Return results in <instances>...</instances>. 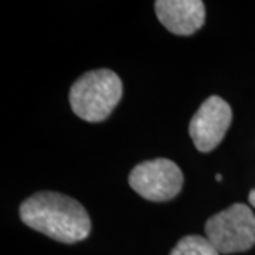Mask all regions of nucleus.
Here are the masks:
<instances>
[{
	"label": "nucleus",
	"mask_w": 255,
	"mask_h": 255,
	"mask_svg": "<svg viewBox=\"0 0 255 255\" xmlns=\"http://www.w3.org/2000/svg\"><path fill=\"white\" fill-rule=\"evenodd\" d=\"M20 219L30 228L64 244L88 237L91 220L80 201L55 191H40L21 203Z\"/></svg>",
	"instance_id": "f257e3e1"
},
{
	"label": "nucleus",
	"mask_w": 255,
	"mask_h": 255,
	"mask_svg": "<svg viewBox=\"0 0 255 255\" xmlns=\"http://www.w3.org/2000/svg\"><path fill=\"white\" fill-rule=\"evenodd\" d=\"M122 98V81L111 70H94L71 85L70 105L87 122H101L111 115Z\"/></svg>",
	"instance_id": "f03ea898"
},
{
	"label": "nucleus",
	"mask_w": 255,
	"mask_h": 255,
	"mask_svg": "<svg viewBox=\"0 0 255 255\" xmlns=\"http://www.w3.org/2000/svg\"><path fill=\"white\" fill-rule=\"evenodd\" d=\"M206 237L220 254L244 253L255 246V216L243 203L210 217L206 223Z\"/></svg>",
	"instance_id": "7ed1b4c3"
},
{
	"label": "nucleus",
	"mask_w": 255,
	"mask_h": 255,
	"mask_svg": "<svg viewBox=\"0 0 255 255\" xmlns=\"http://www.w3.org/2000/svg\"><path fill=\"white\" fill-rule=\"evenodd\" d=\"M128 182L146 200L167 201L182 190L183 173L174 162L159 157L136 164Z\"/></svg>",
	"instance_id": "20e7f679"
},
{
	"label": "nucleus",
	"mask_w": 255,
	"mask_h": 255,
	"mask_svg": "<svg viewBox=\"0 0 255 255\" xmlns=\"http://www.w3.org/2000/svg\"><path fill=\"white\" fill-rule=\"evenodd\" d=\"M233 121V111L227 101L211 95L193 115L189 133L197 150L211 152L224 139Z\"/></svg>",
	"instance_id": "39448f33"
},
{
	"label": "nucleus",
	"mask_w": 255,
	"mask_h": 255,
	"mask_svg": "<svg viewBox=\"0 0 255 255\" xmlns=\"http://www.w3.org/2000/svg\"><path fill=\"white\" fill-rule=\"evenodd\" d=\"M155 10L159 21L176 36H190L206 21L201 0H157Z\"/></svg>",
	"instance_id": "423d86ee"
},
{
	"label": "nucleus",
	"mask_w": 255,
	"mask_h": 255,
	"mask_svg": "<svg viewBox=\"0 0 255 255\" xmlns=\"http://www.w3.org/2000/svg\"><path fill=\"white\" fill-rule=\"evenodd\" d=\"M170 255H221L217 248L213 246L207 237L201 236H187L182 238Z\"/></svg>",
	"instance_id": "0eeeda50"
},
{
	"label": "nucleus",
	"mask_w": 255,
	"mask_h": 255,
	"mask_svg": "<svg viewBox=\"0 0 255 255\" xmlns=\"http://www.w3.org/2000/svg\"><path fill=\"white\" fill-rule=\"evenodd\" d=\"M248 200H250V204L255 207V189L250 191V196H248Z\"/></svg>",
	"instance_id": "6e6552de"
},
{
	"label": "nucleus",
	"mask_w": 255,
	"mask_h": 255,
	"mask_svg": "<svg viewBox=\"0 0 255 255\" xmlns=\"http://www.w3.org/2000/svg\"><path fill=\"white\" fill-rule=\"evenodd\" d=\"M216 180H217V182H220V180H223L221 174H217V176H216Z\"/></svg>",
	"instance_id": "1a4fd4ad"
}]
</instances>
